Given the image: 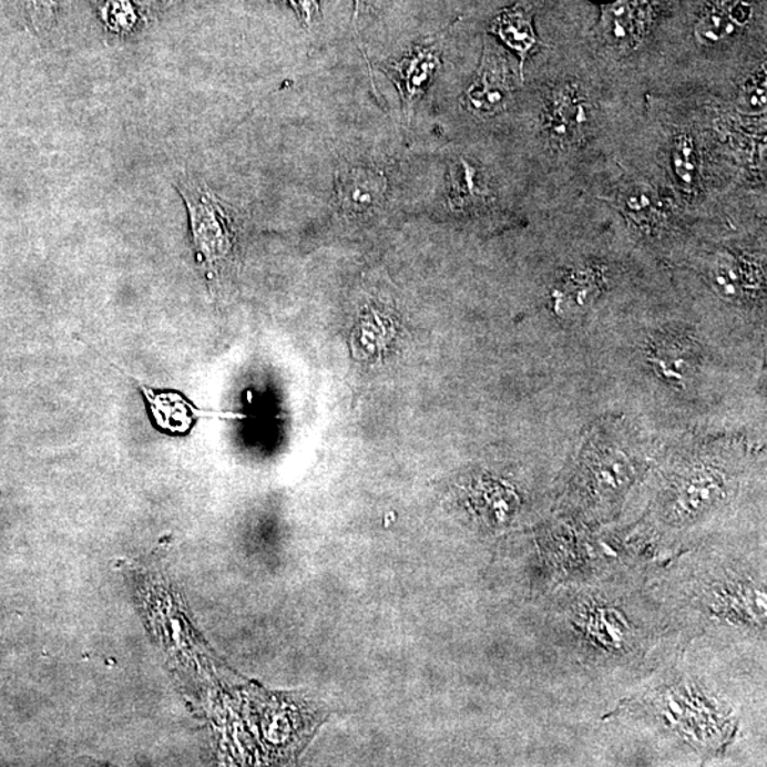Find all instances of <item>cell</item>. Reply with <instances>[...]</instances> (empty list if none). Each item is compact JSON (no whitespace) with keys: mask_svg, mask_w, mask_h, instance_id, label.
Returning a JSON list of instances; mask_svg holds the SVG:
<instances>
[{"mask_svg":"<svg viewBox=\"0 0 767 767\" xmlns=\"http://www.w3.org/2000/svg\"><path fill=\"white\" fill-rule=\"evenodd\" d=\"M543 599L550 641L585 669L654 671L686 643L647 580L569 585Z\"/></svg>","mask_w":767,"mask_h":767,"instance_id":"cell-1","label":"cell"},{"mask_svg":"<svg viewBox=\"0 0 767 767\" xmlns=\"http://www.w3.org/2000/svg\"><path fill=\"white\" fill-rule=\"evenodd\" d=\"M668 564L654 589L685 640L709 635L765 644V563L703 549Z\"/></svg>","mask_w":767,"mask_h":767,"instance_id":"cell-2","label":"cell"},{"mask_svg":"<svg viewBox=\"0 0 767 767\" xmlns=\"http://www.w3.org/2000/svg\"><path fill=\"white\" fill-rule=\"evenodd\" d=\"M620 715L703 758L728 749L739 729L738 715L725 700L694 674L671 664L625 699Z\"/></svg>","mask_w":767,"mask_h":767,"instance_id":"cell-3","label":"cell"},{"mask_svg":"<svg viewBox=\"0 0 767 767\" xmlns=\"http://www.w3.org/2000/svg\"><path fill=\"white\" fill-rule=\"evenodd\" d=\"M178 190L188 208L192 241L200 264L215 272L234 255V221L214 192L201 181L183 176Z\"/></svg>","mask_w":767,"mask_h":767,"instance_id":"cell-4","label":"cell"},{"mask_svg":"<svg viewBox=\"0 0 767 767\" xmlns=\"http://www.w3.org/2000/svg\"><path fill=\"white\" fill-rule=\"evenodd\" d=\"M512 94L513 79L507 58L487 44L477 78L469 85L463 104L477 117H493L508 109Z\"/></svg>","mask_w":767,"mask_h":767,"instance_id":"cell-5","label":"cell"},{"mask_svg":"<svg viewBox=\"0 0 767 767\" xmlns=\"http://www.w3.org/2000/svg\"><path fill=\"white\" fill-rule=\"evenodd\" d=\"M387 178L372 166H351L336 181L338 208L351 218H367L381 208L387 196Z\"/></svg>","mask_w":767,"mask_h":767,"instance_id":"cell-6","label":"cell"},{"mask_svg":"<svg viewBox=\"0 0 767 767\" xmlns=\"http://www.w3.org/2000/svg\"><path fill=\"white\" fill-rule=\"evenodd\" d=\"M439 68L441 53L436 47H416L398 62L382 68L401 94L406 115L426 94Z\"/></svg>","mask_w":767,"mask_h":767,"instance_id":"cell-7","label":"cell"},{"mask_svg":"<svg viewBox=\"0 0 767 767\" xmlns=\"http://www.w3.org/2000/svg\"><path fill=\"white\" fill-rule=\"evenodd\" d=\"M592 125V108L577 85L564 84L553 93L546 111V130L556 143H579Z\"/></svg>","mask_w":767,"mask_h":767,"instance_id":"cell-8","label":"cell"},{"mask_svg":"<svg viewBox=\"0 0 767 767\" xmlns=\"http://www.w3.org/2000/svg\"><path fill=\"white\" fill-rule=\"evenodd\" d=\"M137 384L141 392L144 393L146 406H149L150 416L153 418L155 427L160 428V431L170 433V436H185V433L191 431L195 421L202 417H225L232 418V420L244 418L235 416V413L201 411L194 403L186 400L183 393L171 390H155V388H149L141 382Z\"/></svg>","mask_w":767,"mask_h":767,"instance_id":"cell-9","label":"cell"},{"mask_svg":"<svg viewBox=\"0 0 767 767\" xmlns=\"http://www.w3.org/2000/svg\"><path fill=\"white\" fill-rule=\"evenodd\" d=\"M648 20L647 0H617L603 10V33L615 48H633L643 38Z\"/></svg>","mask_w":767,"mask_h":767,"instance_id":"cell-10","label":"cell"},{"mask_svg":"<svg viewBox=\"0 0 767 767\" xmlns=\"http://www.w3.org/2000/svg\"><path fill=\"white\" fill-rule=\"evenodd\" d=\"M491 33L502 40L512 52L521 58L523 65L524 60L534 47L538 44L536 32L533 28L532 14L521 4L517 7L503 9L497 18L492 20Z\"/></svg>","mask_w":767,"mask_h":767,"instance_id":"cell-11","label":"cell"},{"mask_svg":"<svg viewBox=\"0 0 767 767\" xmlns=\"http://www.w3.org/2000/svg\"><path fill=\"white\" fill-rule=\"evenodd\" d=\"M734 22L726 14L722 4L706 8L695 24V38L704 47H715L725 42L736 32Z\"/></svg>","mask_w":767,"mask_h":767,"instance_id":"cell-12","label":"cell"},{"mask_svg":"<svg viewBox=\"0 0 767 767\" xmlns=\"http://www.w3.org/2000/svg\"><path fill=\"white\" fill-rule=\"evenodd\" d=\"M671 158H673L674 173L681 185H684L685 190L695 188L699 180V164L693 139L688 135H679L675 140Z\"/></svg>","mask_w":767,"mask_h":767,"instance_id":"cell-13","label":"cell"},{"mask_svg":"<svg viewBox=\"0 0 767 767\" xmlns=\"http://www.w3.org/2000/svg\"><path fill=\"white\" fill-rule=\"evenodd\" d=\"M452 185V201L456 205L466 206L475 201L473 198H479L483 194L481 181L478 178V170L466 161L458 166Z\"/></svg>","mask_w":767,"mask_h":767,"instance_id":"cell-14","label":"cell"},{"mask_svg":"<svg viewBox=\"0 0 767 767\" xmlns=\"http://www.w3.org/2000/svg\"><path fill=\"white\" fill-rule=\"evenodd\" d=\"M742 103L750 110L765 109L766 105V74L759 73L750 80L742 93Z\"/></svg>","mask_w":767,"mask_h":767,"instance_id":"cell-15","label":"cell"},{"mask_svg":"<svg viewBox=\"0 0 767 767\" xmlns=\"http://www.w3.org/2000/svg\"><path fill=\"white\" fill-rule=\"evenodd\" d=\"M722 7L736 28L745 27L751 18V4L748 0H728Z\"/></svg>","mask_w":767,"mask_h":767,"instance_id":"cell-16","label":"cell"},{"mask_svg":"<svg viewBox=\"0 0 767 767\" xmlns=\"http://www.w3.org/2000/svg\"><path fill=\"white\" fill-rule=\"evenodd\" d=\"M295 8L306 23H310L313 17L319 10V0H295Z\"/></svg>","mask_w":767,"mask_h":767,"instance_id":"cell-17","label":"cell"},{"mask_svg":"<svg viewBox=\"0 0 767 767\" xmlns=\"http://www.w3.org/2000/svg\"><path fill=\"white\" fill-rule=\"evenodd\" d=\"M355 2H356L355 19H357L358 17H360V12H361L362 8H365L367 0H355Z\"/></svg>","mask_w":767,"mask_h":767,"instance_id":"cell-18","label":"cell"},{"mask_svg":"<svg viewBox=\"0 0 767 767\" xmlns=\"http://www.w3.org/2000/svg\"><path fill=\"white\" fill-rule=\"evenodd\" d=\"M28 2L30 4H32V7H30V8H39V3H40V7H42V3L44 2V0H28Z\"/></svg>","mask_w":767,"mask_h":767,"instance_id":"cell-19","label":"cell"}]
</instances>
